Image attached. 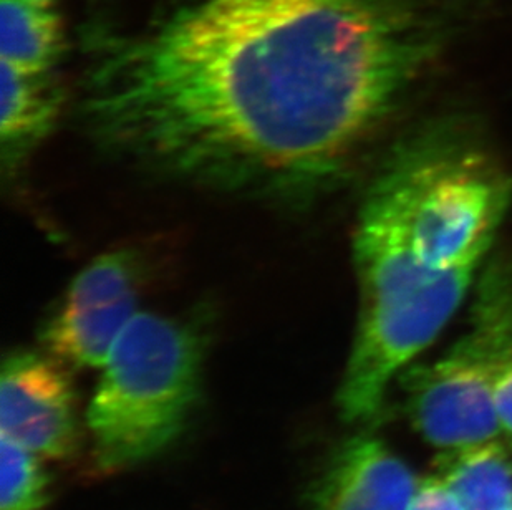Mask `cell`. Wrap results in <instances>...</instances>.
<instances>
[{"mask_svg": "<svg viewBox=\"0 0 512 510\" xmlns=\"http://www.w3.org/2000/svg\"><path fill=\"white\" fill-rule=\"evenodd\" d=\"M410 0H189L83 83L98 146L228 194L329 188L436 52Z\"/></svg>", "mask_w": 512, "mask_h": 510, "instance_id": "cell-1", "label": "cell"}, {"mask_svg": "<svg viewBox=\"0 0 512 510\" xmlns=\"http://www.w3.org/2000/svg\"><path fill=\"white\" fill-rule=\"evenodd\" d=\"M358 322L337 393L347 423H372L393 378L425 352L463 304L476 274H436L406 244L392 186L378 171L353 236Z\"/></svg>", "mask_w": 512, "mask_h": 510, "instance_id": "cell-2", "label": "cell"}, {"mask_svg": "<svg viewBox=\"0 0 512 510\" xmlns=\"http://www.w3.org/2000/svg\"><path fill=\"white\" fill-rule=\"evenodd\" d=\"M380 171L415 259L436 274H478L512 203V178L493 153L440 121L401 141Z\"/></svg>", "mask_w": 512, "mask_h": 510, "instance_id": "cell-3", "label": "cell"}, {"mask_svg": "<svg viewBox=\"0 0 512 510\" xmlns=\"http://www.w3.org/2000/svg\"><path fill=\"white\" fill-rule=\"evenodd\" d=\"M206 335L196 322L138 312L103 365L88 408L105 474L150 461L183 434L201 396Z\"/></svg>", "mask_w": 512, "mask_h": 510, "instance_id": "cell-4", "label": "cell"}, {"mask_svg": "<svg viewBox=\"0 0 512 510\" xmlns=\"http://www.w3.org/2000/svg\"><path fill=\"white\" fill-rule=\"evenodd\" d=\"M405 390L413 426L443 453L496 441L503 431L493 345L473 312L468 330L443 357L406 371Z\"/></svg>", "mask_w": 512, "mask_h": 510, "instance_id": "cell-5", "label": "cell"}, {"mask_svg": "<svg viewBox=\"0 0 512 510\" xmlns=\"http://www.w3.org/2000/svg\"><path fill=\"white\" fill-rule=\"evenodd\" d=\"M143 264L133 251L98 255L68 285L45 320V353L70 368H103L113 345L138 313Z\"/></svg>", "mask_w": 512, "mask_h": 510, "instance_id": "cell-6", "label": "cell"}, {"mask_svg": "<svg viewBox=\"0 0 512 510\" xmlns=\"http://www.w3.org/2000/svg\"><path fill=\"white\" fill-rule=\"evenodd\" d=\"M2 436L42 458L77 453V395L67 366L49 353L17 350L0 371Z\"/></svg>", "mask_w": 512, "mask_h": 510, "instance_id": "cell-7", "label": "cell"}, {"mask_svg": "<svg viewBox=\"0 0 512 510\" xmlns=\"http://www.w3.org/2000/svg\"><path fill=\"white\" fill-rule=\"evenodd\" d=\"M410 467L372 434H357L330 454L305 494L307 510H410Z\"/></svg>", "mask_w": 512, "mask_h": 510, "instance_id": "cell-8", "label": "cell"}, {"mask_svg": "<svg viewBox=\"0 0 512 510\" xmlns=\"http://www.w3.org/2000/svg\"><path fill=\"white\" fill-rule=\"evenodd\" d=\"M63 98L50 73L32 75L2 63L0 148L5 169L14 171L54 131Z\"/></svg>", "mask_w": 512, "mask_h": 510, "instance_id": "cell-9", "label": "cell"}, {"mask_svg": "<svg viewBox=\"0 0 512 510\" xmlns=\"http://www.w3.org/2000/svg\"><path fill=\"white\" fill-rule=\"evenodd\" d=\"M65 50L62 19L54 7L24 0H0L2 63L19 72H52Z\"/></svg>", "mask_w": 512, "mask_h": 510, "instance_id": "cell-10", "label": "cell"}, {"mask_svg": "<svg viewBox=\"0 0 512 510\" xmlns=\"http://www.w3.org/2000/svg\"><path fill=\"white\" fill-rule=\"evenodd\" d=\"M471 312L488 330L496 366V405L512 438V254L493 260L479 277Z\"/></svg>", "mask_w": 512, "mask_h": 510, "instance_id": "cell-11", "label": "cell"}, {"mask_svg": "<svg viewBox=\"0 0 512 510\" xmlns=\"http://www.w3.org/2000/svg\"><path fill=\"white\" fill-rule=\"evenodd\" d=\"M438 476L466 510L512 509V462L498 441L441 453Z\"/></svg>", "mask_w": 512, "mask_h": 510, "instance_id": "cell-12", "label": "cell"}, {"mask_svg": "<svg viewBox=\"0 0 512 510\" xmlns=\"http://www.w3.org/2000/svg\"><path fill=\"white\" fill-rule=\"evenodd\" d=\"M39 454L0 439V510H42L50 502V476Z\"/></svg>", "mask_w": 512, "mask_h": 510, "instance_id": "cell-13", "label": "cell"}, {"mask_svg": "<svg viewBox=\"0 0 512 510\" xmlns=\"http://www.w3.org/2000/svg\"><path fill=\"white\" fill-rule=\"evenodd\" d=\"M410 510H466L455 491L440 476L418 481Z\"/></svg>", "mask_w": 512, "mask_h": 510, "instance_id": "cell-14", "label": "cell"}, {"mask_svg": "<svg viewBox=\"0 0 512 510\" xmlns=\"http://www.w3.org/2000/svg\"><path fill=\"white\" fill-rule=\"evenodd\" d=\"M24 2L40 5V7H54V4L57 2V0H24Z\"/></svg>", "mask_w": 512, "mask_h": 510, "instance_id": "cell-15", "label": "cell"}, {"mask_svg": "<svg viewBox=\"0 0 512 510\" xmlns=\"http://www.w3.org/2000/svg\"><path fill=\"white\" fill-rule=\"evenodd\" d=\"M512 510V509H511Z\"/></svg>", "mask_w": 512, "mask_h": 510, "instance_id": "cell-16", "label": "cell"}]
</instances>
